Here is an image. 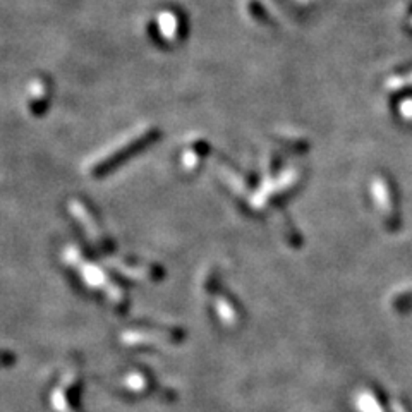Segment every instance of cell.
Segmentation results:
<instances>
[{"instance_id":"obj_1","label":"cell","mask_w":412,"mask_h":412,"mask_svg":"<svg viewBox=\"0 0 412 412\" xmlns=\"http://www.w3.org/2000/svg\"><path fill=\"white\" fill-rule=\"evenodd\" d=\"M188 20L179 9H163L157 17V23L148 24V35L158 45L181 43L188 36Z\"/></svg>"},{"instance_id":"obj_2","label":"cell","mask_w":412,"mask_h":412,"mask_svg":"<svg viewBox=\"0 0 412 412\" xmlns=\"http://www.w3.org/2000/svg\"><path fill=\"white\" fill-rule=\"evenodd\" d=\"M158 136H160V132L157 129H148V131L135 136V139L128 141L125 144H121L119 148H115L109 157H103L102 160L93 165V176H105L107 172H112L115 167H119V163L135 157L141 150L153 144L158 139Z\"/></svg>"},{"instance_id":"obj_3","label":"cell","mask_w":412,"mask_h":412,"mask_svg":"<svg viewBox=\"0 0 412 412\" xmlns=\"http://www.w3.org/2000/svg\"><path fill=\"white\" fill-rule=\"evenodd\" d=\"M52 100V83L45 76H40L31 81L28 90V107L31 114L43 115L47 112Z\"/></svg>"},{"instance_id":"obj_4","label":"cell","mask_w":412,"mask_h":412,"mask_svg":"<svg viewBox=\"0 0 412 412\" xmlns=\"http://www.w3.org/2000/svg\"><path fill=\"white\" fill-rule=\"evenodd\" d=\"M208 150H210V144L203 139H194L189 143V146L185 148L183 153V163L184 169L188 172H196V170L201 167V162L205 160Z\"/></svg>"},{"instance_id":"obj_5","label":"cell","mask_w":412,"mask_h":412,"mask_svg":"<svg viewBox=\"0 0 412 412\" xmlns=\"http://www.w3.org/2000/svg\"><path fill=\"white\" fill-rule=\"evenodd\" d=\"M215 313H217V318L220 320L224 325H234V321H236L237 318V313H236V300H234L232 296H227V294H220V296H215Z\"/></svg>"},{"instance_id":"obj_6","label":"cell","mask_w":412,"mask_h":412,"mask_svg":"<svg viewBox=\"0 0 412 412\" xmlns=\"http://www.w3.org/2000/svg\"><path fill=\"white\" fill-rule=\"evenodd\" d=\"M146 369H132V373H129L125 376V390L131 393H137V395H148L151 385L150 374L144 373Z\"/></svg>"}]
</instances>
